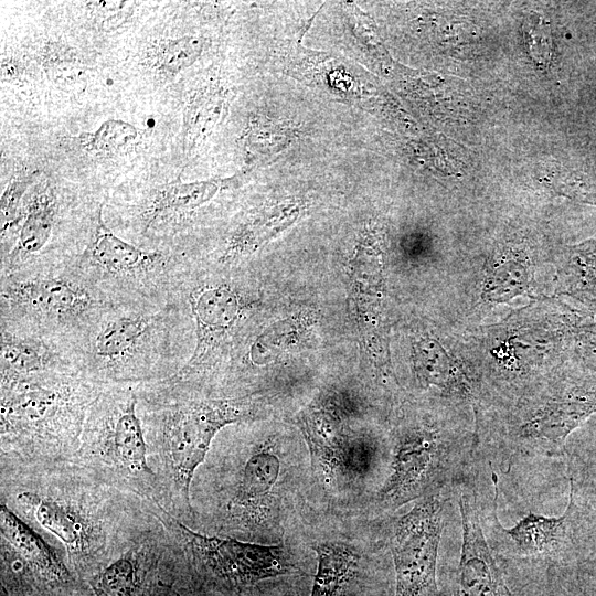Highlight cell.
Instances as JSON below:
<instances>
[{
  "mask_svg": "<svg viewBox=\"0 0 596 596\" xmlns=\"http://www.w3.org/2000/svg\"><path fill=\"white\" fill-rule=\"evenodd\" d=\"M99 392L73 371L1 376L2 451L28 460L75 456L87 411Z\"/></svg>",
  "mask_w": 596,
  "mask_h": 596,
  "instance_id": "1",
  "label": "cell"
},
{
  "mask_svg": "<svg viewBox=\"0 0 596 596\" xmlns=\"http://www.w3.org/2000/svg\"><path fill=\"white\" fill-rule=\"evenodd\" d=\"M248 398L169 400L142 414L160 462L158 482L174 508L192 514L190 486L220 429L252 416Z\"/></svg>",
  "mask_w": 596,
  "mask_h": 596,
  "instance_id": "2",
  "label": "cell"
},
{
  "mask_svg": "<svg viewBox=\"0 0 596 596\" xmlns=\"http://www.w3.org/2000/svg\"><path fill=\"white\" fill-rule=\"evenodd\" d=\"M138 402L137 392L129 386L100 391L87 411L75 456L103 481L153 497L159 483L149 464Z\"/></svg>",
  "mask_w": 596,
  "mask_h": 596,
  "instance_id": "3",
  "label": "cell"
},
{
  "mask_svg": "<svg viewBox=\"0 0 596 596\" xmlns=\"http://www.w3.org/2000/svg\"><path fill=\"white\" fill-rule=\"evenodd\" d=\"M1 312L44 328L96 322L113 308L82 275L20 272L2 276Z\"/></svg>",
  "mask_w": 596,
  "mask_h": 596,
  "instance_id": "4",
  "label": "cell"
},
{
  "mask_svg": "<svg viewBox=\"0 0 596 596\" xmlns=\"http://www.w3.org/2000/svg\"><path fill=\"white\" fill-rule=\"evenodd\" d=\"M15 502L60 540L74 566L86 568L106 557L110 530L105 512L91 496L45 486L19 491Z\"/></svg>",
  "mask_w": 596,
  "mask_h": 596,
  "instance_id": "5",
  "label": "cell"
},
{
  "mask_svg": "<svg viewBox=\"0 0 596 596\" xmlns=\"http://www.w3.org/2000/svg\"><path fill=\"white\" fill-rule=\"evenodd\" d=\"M169 310H125L114 308L95 322L85 347L91 371L109 380L135 371V366L164 347Z\"/></svg>",
  "mask_w": 596,
  "mask_h": 596,
  "instance_id": "6",
  "label": "cell"
},
{
  "mask_svg": "<svg viewBox=\"0 0 596 596\" xmlns=\"http://www.w3.org/2000/svg\"><path fill=\"white\" fill-rule=\"evenodd\" d=\"M443 532V501L429 494L397 519L390 549L395 568V596H436V568Z\"/></svg>",
  "mask_w": 596,
  "mask_h": 596,
  "instance_id": "7",
  "label": "cell"
},
{
  "mask_svg": "<svg viewBox=\"0 0 596 596\" xmlns=\"http://www.w3.org/2000/svg\"><path fill=\"white\" fill-rule=\"evenodd\" d=\"M177 525L196 566L227 586L248 587L295 570L287 552L279 545L211 536L181 522Z\"/></svg>",
  "mask_w": 596,
  "mask_h": 596,
  "instance_id": "8",
  "label": "cell"
},
{
  "mask_svg": "<svg viewBox=\"0 0 596 596\" xmlns=\"http://www.w3.org/2000/svg\"><path fill=\"white\" fill-rule=\"evenodd\" d=\"M451 456L437 435L425 428L404 433L394 446L390 472L377 492V502L396 509L429 496L450 469Z\"/></svg>",
  "mask_w": 596,
  "mask_h": 596,
  "instance_id": "9",
  "label": "cell"
},
{
  "mask_svg": "<svg viewBox=\"0 0 596 596\" xmlns=\"http://www.w3.org/2000/svg\"><path fill=\"white\" fill-rule=\"evenodd\" d=\"M2 581L58 588L72 575L56 550L7 503L0 505Z\"/></svg>",
  "mask_w": 596,
  "mask_h": 596,
  "instance_id": "10",
  "label": "cell"
},
{
  "mask_svg": "<svg viewBox=\"0 0 596 596\" xmlns=\"http://www.w3.org/2000/svg\"><path fill=\"white\" fill-rule=\"evenodd\" d=\"M462 543L454 596H512L485 538L475 497L461 491Z\"/></svg>",
  "mask_w": 596,
  "mask_h": 596,
  "instance_id": "11",
  "label": "cell"
},
{
  "mask_svg": "<svg viewBox=\"0 0 596 596\" xmlns=\"http://www.w3.org/2000/svg\"><path fill=\"white\" fill-rule=\"evenodd\" d=\"M189 304L196 328V343L193 354L180 370V376L198 369L219 348L244 310L240 295L225 284L198 287L190 294Z\"/></svg>",
  "mask_w": 596,
  "mask_h": 596,
  "instance_id": "12",
  "label": "cell"
},
{
  "mask_svg": "<svg viewBox=\"0 0 596 596\" xmlns=\"http://www.w3.org/2000/svg\"><path fill=\"white\" fill-rule=\"evenodd\" d=\"M84 262V270H92L102 279L136 283L162 274L168 259L160 252L147 251L124 241L98 219Z\"/></svg>",
  "mask_w": 596,
  "mask_h": 596,
  "instance_id": "13",
  "label": "cell"
},
{
  "mask_svg": "<svg viewBox=\"0 0 596 596\" xmlns=\"http://www.w3.org/2000/svg\"><path fill=\"white\" fill-rule=\"evenodd\" d=\"M280 472V460L268 446L260 445L248 456L236 478L227 508L243 524L260 523L269 513V502Z\"/></svg>",
  "mask_w": 596,
  "mask_h": 596,
  "instance_id": "14",
  "label": "cell"
},
{
  "mask_svg": "<svg viewBox=\"0 0 596 596\" xmlns=\"http://www.w3.org/2000/svg\"><path fill=\"white\" fill-rule=\"evenodd\" d=\"M578 511L571 488L568 505L561 517H544L530 512L513 526H502L501 533L519 555L554 556L575 546L574 533L578 525Z\"/></svg>",
  "mask_w": 596,
  "mask_h": 596,
  "instance_id": "15",
  "label": "cell"
},
{
  "mask_svg": "<svg viewBox=\"0 0 596 596\" xmlns=\"http://www.w3.org/2000/svg\"><path fill=\"white\" fill-rule=\"evenodd\" d=\"M55 215V201L51 193L33 196L13 224L17 235L11 251L2 257V276L19 272L25 262L42 252L51 240Z\"/></svg>",
  "mask_w": 596,
  "mask_h": 596,
  "instance_id": "16",
  "label": "cell"
},
{
  "mask_svg": "<svg viewBox=\"0 0 596 596\" xmlns=\"http://www.w3.org/2000/svg\"><path fill=\"white\" fill-rule=\"evenodd\" d=\"M1 376H36L71 372L63 358L40 337L1 324Z\"/></svg>",
  "mask_w": 596,
  "mask_h": 596,
  "instance_id": "17",
  "label": "cell"
},
{
  "mask_svg": "<svg viewBox=\"0 0 596 596\" xmlns=\"http://www.w3.org/2000/svg\"><path fill=\"white\" fill-rule=\"evenodd\" d=\"M299 425L311 454L312 468L331 480L352 466L350 445L332 415L310 409L299 416Z\"/></svg>",
  "mask_w": 596,
  "mask_h": 596,
  "instance_id": "18",
  "label": "cell"
},
{
  "mask_svg": "<svg viewBox=\"0 0 596 596\" xmlns=\"http://www.w3.org/2000/svg\"><path fill=\"white\" fill-rule=\"evenodd\" d=\"M153 544L138 541L104 565L92 579L94 596H141Z\"/></svg>",
  "mask_w": 596,
  "mask_h": 596,
  "instance_id": "19",
  "label": "cell"
},
{
  "mask_svg": "<svg viewBox=\"0 0 596 596\" xmlns=\"http://www.w3.org/2000/svg\"><path fill=\"white\" fill-rule=\"evenodd\" d=\"M214 182H172L157 188L142 209L148 226L182 216L207 202L217 191Z\"/></svg>",
  "mask_w": 596,
  "mask_h": 596,
  "instance_id": "20",
  "label": "cell"
},
{
  "mask_svg": "<svg viewBox=\"0 0 596 596\" xmlns=\"http://www.w3.org/2000/svg\"><path fill=\"white\" fill-rule=\"evenodd\" d=\"M313 550L318 565L309 596H341L356 572L359 554L342 542H322Z\"/></svg>",
  "mask_w": 596,
  "mask_h": 596,
  "instance_id": "21",
  "label": "cell"
},
{
  "mask_svg": "<svg viewBox=\"0 0 596 596\" xmlns=\"http://www.w3.org/2000/svg\"><path fill=\"white\" fill-rule=\"evenodd\" d=\"M226 96L221 89L203 88L195 93L184 113V147L191 150L221 119Z\"/></svg>",
  "mask_w": 596,
  "mask_h": 596,
  "instance_id": "22",
  "label": "cell"
},
{
  "mask_svg": "<svg viewBox=\"0 0 596 596\" xmlns=\"http://www.w3.org/2000/svg\"><path fill=\"white\" fill-rule=\"evenodd\" d=\"M200 39L182 36L162 40L148 52V63L159 73L174 75L191 65L200 55Z\"/></svg>",
  "mask_w": 596,
  "mask_h": 596,
  "instance_id": "23",
  "label": "cell"
},
{
  "mask_svg": "<svg viewBox=\"0 0 596 596\" xmlns=\"http://www.w3.org/2000/svg\"><path fill=\"white\" fill-rule=\"evenodd\" d=\"M137 128L124 120L109 119L94 132L81 137L83 148L94 155H115L128 150L137 141Z\"/></svg>",
  "mask_w": 596,
  "mask_h": 596,
  "instance_id": "24",
  "label": "cell"
},
{
  "mask_svg": "<svg viewBox=\"0 0 596 596\" xmlns=\"http://www.w3.org/2000/svg\"><path fill=\"white\" fill-rule=\"evenodd\" d=\"M44 70L56 83H76L84 66L75 51L64 44L49 42L41 52Z\"/></svg>",
  "mask_w": 596,
  "mask_h": 596,
  "instance_id": "25",
  "label": "cell"
},
{
  "mask_svg": "<svg viewBox=\"0 0 596 596\" xmlns=\"http://www.w3.org/2000/svg\"><path fill=\"white\" fill-rule=\"evenodd\" d=\"M524 42L530 57L545 67L552 56V38L549 23L539 14L528 15L523 23Z\"/></svg>",
  "mask_w": 596,
  "mask_h": 596,
  "instance_id": "26",
  "label": "cell"
},
{
  "mask_svg": "<svg viewBox=\"0 0 596 596\" xmlns=\"http://www.w3.org/2000/svg\"><path fill=\"white\" fill-rule=\"evenodd\" d=\"M32 175L19 174L12 178L1 195V234L13 226L20 215L21 200L32 183Z\"/></svg>",
  "mask_w": 596,
  "mask_h": 596,
  "instance_id": "27",
  "label": "cell"
},
{
  "mask_svg": "<svg viewBox=\"0 0 596 596\" xmlns=\"http://www.w3.org/2000/svg\"><path fill=\"white\" fill-rule=\"evenodd\" d=\"M88 8L104 23L111 25L115 22L124 20V14H128L129 3L125 1H94L88 3Z\"/></svg>",
  "mask_w": 596,
  "mask_h": 596,
  "instance_id": "28",
  "label": "cell"
},
{
  "mask_svg": "<svg viewBox=\"0 0 596 596\" xmlns=\"http://www.w3.org/2000/svg\"><path fill=\"white\" fill-rule=\"evenodd\" d=\"M581 468L583 469L582 476H577V480L596 491V454L590 456L584 467Z\"/></svg>",
  "mask_w": 596,
  "mask_h": 596,
  "instance_id": "29",
  "label": "cell"
},
{
  "mask_svg": "<svg viewBox=\"0 0 596 596\" xmlns=\"http://www.w3.org/2000/svg\"><path fill=\"white\" fill-rule=\"evenodd\" d=\"M2 596H9V594L2 589Z\"/></svg>",
  "mask_w": 596,
  "mask_h": 596,
  "instance_id": "30",
  "label": "cell"
}]
</instances>
